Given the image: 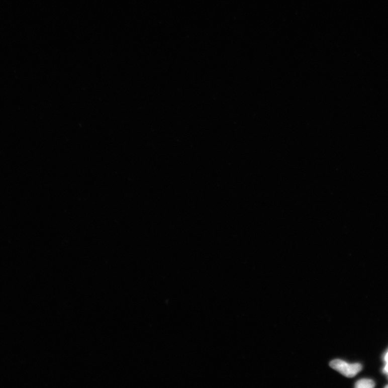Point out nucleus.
<instances>
[{
	"label": "nucleus",
	"mask_w": 388,
	"mask_h": 388,
	"mask_svg": "<svg viewBox=\"0 0 388 388\" xmlns=\"http://www.w3.org/2000/svg\"><path fill=\"white\" fill-rule=\"evenodd\" d=\"M375 383L370 379H361L355 383L356 388H372L375 387Z\"/></svg>",
	"instance_id": "f03ea898"
},
{
	"label": "nucleus",
	"mask_w": 388,
	"mask_h": 388,
	"mask_svg": "<svg viewBox=\"0 0 388 388\" xmlns=\"http://www.w3.org/2000/svg\"><path fill=\"white\" fill-rule=\"evenodd\" d=\"M330 365L342 375L349 378L354 377L362 369V365L360 363L349 364L339 359L332 361Z\"/></svg>",
	"instance_id": "f257e3e1"
},
{
	"label": "nucleus",
	"mask_w": 388,
	"mask_h": 388,
	"mask_svg": "<svg viewBox=\"0 0 388 388\" xmlns=\"http://www.w3.org/2000/svg\"><path fill=\"white\" fill-rule=\"evenodd\" d=\"M385 367L384 368L383 371L388 376V361L386 362Z\"/></svg>",
	"instance_id": "7ed1b4c3"
},
{
	"label": "nucleus",
	"mask_w": 388,
	"mask_h": 388,
	"mask_svg": "<svg viewBox=\"0 0 388 388\" xmlns=\"http://www.w3.org/2000/svg\"><path fill=\"white\" fill-rule=\"evenodd\" d=\"M384 360L386 362L388 361V352L386 353L384 357Z\"/></svg>",
	"instance_id": "20e7f679"
},
{
	"label": "nucleus",
	"mask_w": 388,
	"mask_h": 388,
	"mask_svg": "<svg viewBox=\"0 0 388 388\" xmlns=\"http://www.w3.org/2000/svg\"><path fill=\"white\" fill-rule=\"evenodd\" d=\"M385 387H386V388H388V385H386V386H385Z\"/></svg>",
	"instance_id": "39448f33"
}]
</instances>
